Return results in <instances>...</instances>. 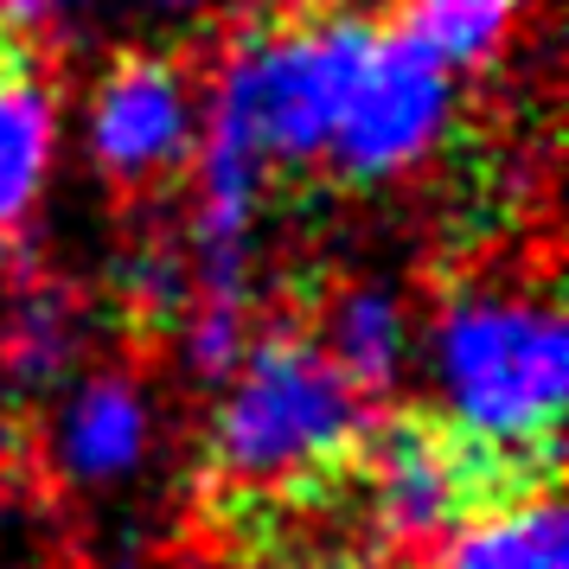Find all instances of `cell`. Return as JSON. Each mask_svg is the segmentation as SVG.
Listing matches in <instances>:
<instances>
[{
  "label": "cell",
  "instance_id": "6da1fadb",
  "mask_svg": "<svg viewBox=\"0 0 569 569\" xmlns=\"http://www.w3.org/2000/svg\"><path fill=\"white\" fill-rule=\"evenodd\" d=\"M436 422L518 487H557L569 333L550 288L473 282L429 320Z\"/></svg>",
  "mask_w": 569,
  "mask_h": 569
},
{
  "label": "cell",
  "instance_id": "7a4b0ae2",
  "mask_svg": "<svg viewBox=\"0 0 569 569\" xmlns=\"http://www.w3.org/2000/svg\"><path fill=\"white\" fill-rule=\"evenodd\" d=\"M365 429V397L333 371L320 339L295 327L250 333L237 365L218 378L211 473L250 499L313 492L352 467Z\"/></svg>",
  "mask_w": 569,
  "mask_h": 569
},
{
  "label": "cell",
  "instance_id": "3957f363",
  "mask_svg": "<svg viewBox=\"0 0 569 569\" xmlns=\"http://www.w3.org/2000/svg\"><path fill=\"white\" fill-rule=\"evenodd\" d=\"M371 39H378V20L339 13V7L269 13L224 52L199 129L243 148L269 180L308 173L327 160V141L339 129L346 90L359 78Z\"/></svg>",
  "mask_w": 569,
  "mask_h": 569
},
{
  "label": "cell",
  "instance_id": "277c9868",
  "mask_svg": "<svg viewBox=\"0 0 569 569\" xmlns=\"http://www.w3.org/2000/svg\"><path fill=\"white\" fill-rule=\"evenodd\" d=\"M346 473H359L365 531L390 550H429L487 499L525 492L436 416H390L385 429H365Z\"/></svg>",
  "mask_w": 569,
  "mask_h": 569
},
{
  "label": "cell",
  "instance_id": "5b68a950",
  "mask_svg": "<svg viewBox=\"0 0 569 569\" xmlns=\"http://www.w3.org/2000/svg\"><path fill=\"white\" fill-rule=\"evenodd\" d=\"M448 129H455V64H441L410 27H378L327 141V167L346 186H390L436 154Z\"/></svg>",
  "mask_w": 569,
  "mask_h": 569
},
{
  "label": "cell",
  "instance_id": "8992f818",
  "mask_svg": "<svg viewBox=\"0 0 569 569\" xmlns=\"http://www.w3.org/2000/svg\"><path fill=\"white\" fill-rule=\"evenodd\" d=\"M199 122H206V97L186 78L180 58H116L97 83V97H90V116H83L90 167L122 192H154L180 167H192Z\"/></svg>",
  "mask_w": 569,
  "mask_h": 569
},
{
  "label": "cell",
  "instance_id": "52a82bcc",
  "mask_svg": "<svg viewBox=\"0 0 569 569\" xmlns=\"http://www.w3.org/2000/svg\"><path fill=\"white\" fill-rule=\"evenodd\" d=\"M154 403L129 371H90L52 410V467L71 487H122L148 467Z\"/></svg>",
  "mask_w": 569,
  "mask_h": 569
},
{
  "label": "cell",
  "instance_id": "ba28073f",
  "mask_svg": "<svg viewBox=\"0 0 569 569\" xmlns=\"http://www.w3.org/2000/svg\"><path fill=\"white\" fill-rule=\"evenodd\" d=\"M429 569H569V525L557 487L487 499L436 543Z\"/></svg>",
  "mask_w": 569,
  "mask_h": 569
},
{
  "label": "cell",
  "instance_id": "9c48e42d",
  "mask_svg": "<svg viewBox=\"0 0 569 569\" xmlns=\"http://www.w3.org/2000/svg\"><path fill=\"white\" fill-rule=\"evenodd\" d=\"M320 352L333 359V371L359 390L365 403L397 390V378L410 371L416 327L403 295H390L378 282H352L327 301V327H320Z\"/></svg>",
  "mask_w": 569,
  "mask_h": 569
},
{
  "label": "cell",
  "instance_id": "30bf717a",
  "mask_svg": "<svg viewBox=\"0 0 569 569\" xmlns=\"http://www.w3.org/2000/svg\"><path fill=\"white\" fill-rule=\"evenodd\" d=\"M58 160V97L32 78V64H13L0 78V243L32 224V211L52 186Z\"/></svg>",
  "mask_w": 569,
  "mask_h": 569
},
{
  "label": "cell",
  "instance_id": "8fae6325",
  "mask_svg": "<svg viewBox=\"0 0 569 569\" xmlns=\"http://www.w3.org/2000/svg\"><path fill=\"white\" fill-rule=\"evenodd\" d=\"M78 352H83V308L64 288L27 282L7 301V313H0V385L20 403L64 385L78 371Z\"/></svg>",
  "mask_w": 569,
  "mask_h": 569
},
{
  "label": "cell",
  "instance_id": "7c38bea8",
  "mask_svg": "<svg viewBox=\"0 0 569 569\" xmlns=\"http://www.w3.org/2000/svg\"><path fill=\"white\" fill-rule=\"evenodd\" d=\"M525 0H403V27L441 58V64H487L512 39Z\"/></svg>",
  "mask_w": 569,
  "mask_h": 569
},
{
  "label": "cell",
  "instance_id": "4fadbf2b",
  "mask_svg": "<svg viewBox=\"0 0 569 569\" xmlns=\"http://www.w3.org/2000/svg\"><path fill=\"white\" fill-rule=\"evenodd\" d=\"M116 288H122V308H129L141 327H180L186 308H192L186 250H180V243H141V250L122 257Z\"/></svg>",
  "mask_w": 569,
  "mask_h": 569
},
{
  "label": "cell",
  "instance_id": "5bb4252c",
  "mask_svg": "<svg viewBox=\"0 0 569 569\" xmlns=\"http://www.w3.org/2000/svg\"><path fill=\"white\" fill-rule=\"evenodd\" d=\"M83 0H0V27L7 32H32V27H58L71 20Z\"/></svg>",
  "mask_w": 569,
  "mask_h": 569
},
{
  "label": "cell",
  "instance_id": "9a60e30c",
  "mask_svg": "<svg viewBox=\"0 0 569 569\" xmlns=\"http://www.w3.org/2000/svg\"><path fill=\"white\" fill-rule=\"evenodd\" d=\"M20 410H27V403H20L13 390L0 385V461H7L13 448H20V429H27V422H20Z\"/></svg>",
  "mask_w": 569,
  "mask_h": 569
},
{
  "label": "cell",
  "instance_id": "2e32d148",
  "mask_svg": "<svg viewBox=\"0 0 569 569\" xmlns=\"http://www.w3.org/2000/svg\"><path fill=\"white\" fill-rule=\"evenodd\" d=\"M13 64H27V58H20V46H13V32L0 27V78H7Z\"/></svg>",
  "mask_w": 569,
  "mask_h": 569
},
{
  "label": "cell",
  "instance_id": "e0dca14e",
  "mask_svg": "<svg viewBox=\"0 0 569 569\" xmlns=\"http://www.w3.org/2000/svg\"><path fill=\"white\" fill-rule=\"evenodd\" d=\"M148 7H167V13H199V7H211V0H148Z\"/></svg>",
  "mask_w": 569,
  "mask_h": 569
}]
</instances>
